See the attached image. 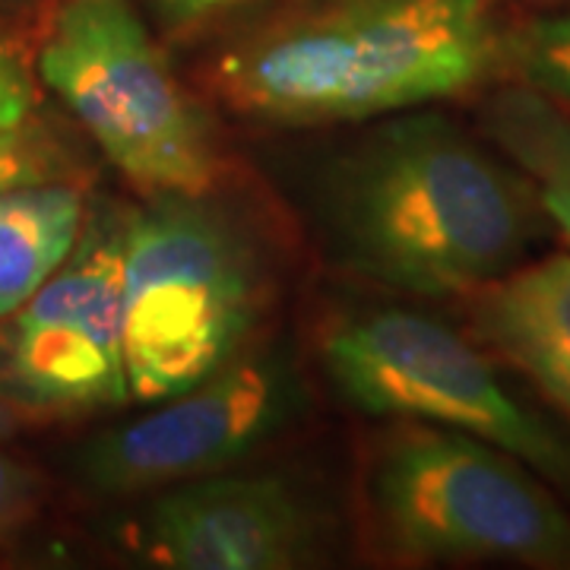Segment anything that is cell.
I'll list each match as a JSON object with an SVG mask.
<instances>
[{
	"label": "cell",
	"instance_id": "1",
	"mask_svg": "<svg viewBox=\"0 0 570 570\" xmlns=\"http://www.w3.org/2000/svg\"><path fill=\"white\" fill-rule=\"evenodd\" d=\"M498 32L489 0H254L206 82L247 121H377L491 80Z\"/></svg>",
	"mask_w": 570,
	"mask_h": 570
},
{
	"label": "cell",
	"instance_id": "2",
	"mask_svg": "<svg viewBox=\"0 0 570 570\" xmlns=\"http://www.w3.org/2000/svg\"><path fill=\"white\" fill-rule=\"evenodd\" d=\"M321 225L352 273L450 298L520 266L539 197L450 118L412 108L377 118L326 165Z\"/></svg>",
	"mask_w": 570,
	"mask_h": 570
},
{
	"label": "cell",
	"instance_id": "3",
	"mask_svg": "<svg viewBox=\"0 0 570 570\" xmlns=\"http://www.w3.org/2000/svg\"><path fill=\"white\" fill-rule=\"evenodd\" d=\"M204 197L163 194L124 223V358L130 400L163 403L216 374L264 311L247 232Z\"/></svg>",
	"mask_w": 570,
	"mask_h": 570
},
{
	"label": "cell",
	"instance_id": "4",
	"mask_svg": "<svg viewBox=\"0 0 570 570\" xmlns=\"http://www.w3.org/2000/svg\"><path fill=\"white\" fill-rule=\"evenodd\" d=\"M36 70L146 197H204L216 187L223 163L213 121L171 73L134 0H58Z\"/></svg>",
	"mask_w": 570,
	"mask_h": 570
},
{
	"label": "cell",
	"instance_id": "5",
	"mask_svg": "<svg viewBox=\"0 0 570 570\" xmlns=\"http://www.w3.org/2000/svg\"><path fill=\"white\" fill-rule=\"evenodd\" d=\"M371 510L412 564L570 568V513L527 463L463 431L400 419L371 466Z\"/></svg>",
	"mask_w": 570,
	"mask_h": 570
},
{
	"label": "cell",
	"instance_id": "6",
	"mask_svg": "<svg viewBox=\"0 0 570 570\" xmlns=\"http://www.w3.org/2000/svg\"><path fill=\"white\" fill-rule=\"evenodd\" d=\"M321 352L355 409L482 438L570 494L568 441L513 400L489 358L450 326L384 307L330 326Z\"/></svg>",
	"mask_w": 570,
	"mask_h": 570
},
{
	"label": "cell",
	"instance_id": "7",
	"mask_svg": "<svg viewBox=\"0 0 570 570\" xmlns=\"http://www.w3.org/2000/svg\"><path fill=\"white\" fill-rule=\"evenodd\" d=\"M124 223L102 206L67 264L13 314L0 387L32 415H86L130 400L124 358Z\"/></svg>",
	"mask_w": 570,
	"mask_h": 570
},
{
	"label": "cell",
	"instance_id": "8",
	"mask_svg": "<svg viewBox=\"0 0 570 570\" xmlns=\"http://www.w3.org/2000/svg\"><path fill=\"white\" fill-rule=\"evenodd\" d=\"M302 409V387L279 355L232 358L197 387L77 453L82 485L124 498L225 472L279 434Z\"/></svg>",
	"mask_w": 570,
	"mask_h": 570
},
{
	"label": "cell",
	"instance_id": "9",
	"mask_svg": "<svg viewBox=\"0 0 570 570\" xmlns=\"http://www.w3.org/2000/svg\"><path fill=\"white\" fill-rule=\"evenodd\" d=\"M321 517L279 475L213 472L159 491L137 551L165 570H295L317 561Z\"/></svg>",
	"mask_w": 570,
	"mask_h": 570
},
{
	"label": "cell",
	"instance_id": "10",
	"mask_svg": "<svg viewBox=\"0 0 570 570\" xmlns=\"http://www.w3.org/2000/svg\"><path fill=\"white\" fill-rule=\"evenodd\" d=\"M469 321L482 346L570 419V254L513 266L469 292Z\"/></svg>",
	"mask_w": 570,
	"mask_h": 570
},
{
	"label": "cell",
	"instance_id": "11",
	"mask_svg": "<svg viewBox=\"0 0 570 570\" xmlns=\"http://www.w3.org/2000/svg\"><path fill=\"white\" fill-rule=\"evenodd\" d=\"M86 200L70 181L0 190V321L13 317L80 245Z\"/></svg>",
	"mask_w": 570,
	"mask_h": 570
},
{
	"label": "cell",
	"instance_id": "12",
	"mask_svg": "<svg viewBox=\"0 0 570 570\" xmlns=\"http://www.w3.org/2000/svg\"><path fill=\"white\" fill-rule=\"evenodd\" d=\"M482 127L491 140L535 184L539 206L570 245V121L549 96L510 82L482 108Z\"/></svg>",
	"mask_w": 570,
	"mask_h": 570
},
{
	"label": "cell",
	"instance_id": "13",
	"mask_svg": "<svg viewBox=\"0 0 570 570\" xmlns=\"http://www.w3.org/2000/svg\"><path fill=\"white\" fill-rule=\"evenodd\" d=\"M494 77L570 102V13H549L498 32Z\"/></svg>",
	"mask_w": 570,
	"mask_h": 570
},
{
	"label": "cell",
	"instance_id": "14",
	"mask_svg": "<svg viewBox=\"0 0 570 570\" xmlns=\"http://www.w3.org/2000/svg\"><path fill=\"white\" fill-rule=\"evenodd\" d=\"M67 171V153L58 137L36 118L0 134V190L17 184L58 181Z\"/></svg>",
	"mask_w": 570,
	"mask_h": 570
},
{
	"label": "cell",
	"instance_id": "15",
	"mask_svg": "<svg viewBox=\"0 0 570 570\" xmlns=\"http://www.w3.org/2000/svg\"><path fill=\"white\" fill-rule=\"evenodd\" d=\"M36 111V73L22 45L0 32V134L29 121Z\"/></svg>",
	"mask_w": 570,
	"mask_h": 570
},
{
	"label": "cell",
	"instance_id": "16",
	"mask_svg": "<svg viewBox=\"0 0 570 570\" xmlns=\"http://www.w3.org/2000/svg\"><path fill=\"white\" fill-rule=\"evenodd\" d=\"M41 501L39 475L20 460L0 453V535H13L22 530L36 513Z\"/></svg>",
	"mask_w": 570,
	"mask_h": 570
},
{
	"label": "cell",
	"instance_id": "17",
	"mask_svg": "<svg viewBox=\"0 0 570 570\" xmlns=\"http://www.w3.org/2000/svg\"><path fill=\"white\" fill-rule=\"evenodd\" d=\"M140 3L163 36H187L209 20L228 13L242 0H140Z\"/></svg>",
	"mask_w": 570,
	"mask_h": 570
},
{
	"label": "cell",
	"instance_id": "18",
	"mask_svg": "<svg viewBox=\"0 0 570 570\" xmlns=\"http://www.w3.org/2000/svg\"><path fill=\"white\" fill-rule=\"evenodd\" d=\"M32 3H39V0H0V10L3 13H20V10L32 7Z\"/></svg>",
	"mask_w": 570,
	"mask_h": 570
},
{
	"label": "cell",
	"instance_id": "19",
	"mask_svg": "<svg viewBox=\"0 0 570 570\" xmlns=\"http://www.w3.org/2000/svg\"><path fill=\"white\" fill-rule=\"evenodd\" d=\"M7 425H10V419H7V415L0 412V428H7Z\"/></svg>",
	"mask_w": 570,
	"mask_h": 570
},
{
	"label": "cell",
	"instance_id": "20",
	"mask_svg": "<svg viewBox=\"0 0 570 570\" xmlns=\"http://www.w3.org/2000/svg\"><path fill=\"white\" fill-rule=\"evenodd\" d=\"M530 3H542V0H530Z\"/></svg>",
	"mask_w": 570,
	"mask_h": 570
}]
</instances>
